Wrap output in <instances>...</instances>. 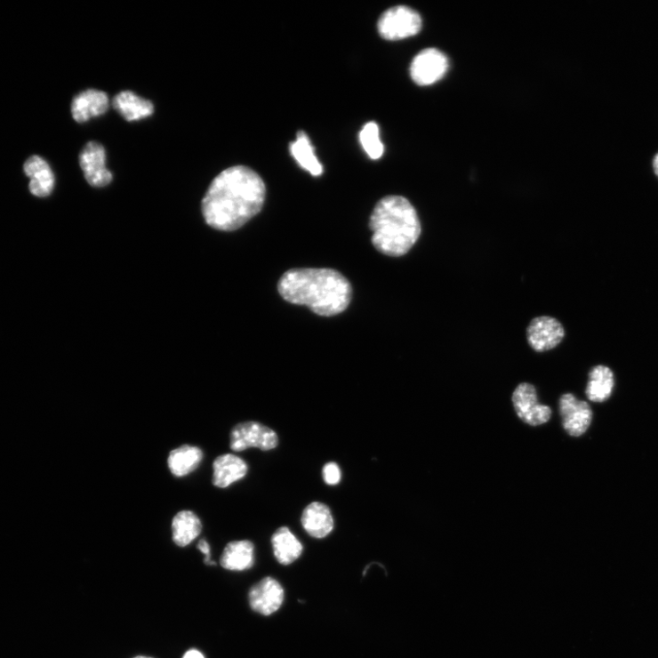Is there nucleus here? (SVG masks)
Instances as JSON below:
<instances>
[{
	"instance_id": "nucleus-1",
	"label": "nucleus",
	"mask_w": 658,
	"mask_h": 658,
	"mask_svg": "<svg viewBox=\"0 0 658 658\" xmlns=\"http://www.w3.org/2000/svg\"><path fill=\"white\" fill-rule=\"evenodd\" d=\"M266 193V184L255 172L245 166L229 168L213 181L204 197L205 221L233 232L261 212Z\"/></svg>"
},
{
	"instance_id": "nucleus-2",
	"label": "nucleus",
	"mask_w": 658,
	"mask_h": 658,
	"mask_svg": "<svg viewBox=\"0 0 658 658\" xmlns=\"http://www.w3.org/2000/svg\"><path fill=\"white\" fill-rule=\"evenodd\" d=\"M278 291L285 301L306 306L322 317L345 311L352 295L349 282L333 269L289 270L281 277Z\"/></svg>"
},
{
	"instance_id": "nucleus-3",
	"label": "nucleus",
	"mask_w": 658,
	"mask_h": 658,
	"mask_svg": "<svg viewBox=\"0 0 658 658\" xmlns=\"http://www.w3.org/2000/svg\"><path fill=\"white\" fill-rule=\"evenodd\" d=\"M370 228L375 248L385 255L395 257L406 254L421 233L416 210L401 196H388L377 204Z\"/></svg>"
},
{
	"instance_id": "nucleus-4",
	"label": "nucleus",
	"mask_w": 658,
	"mask_h": 658,
	"mask_svg": "<svg viewBox=\"0 0 658 658\" xmlns=\"http://www.w3.org/2000/svg\"><path fill=\"white\" fill-rule=\"evenodd\" d=\"M421 24V18L417 12L409 7L398 6L381 15L378 30L385 40L400 41L418 35Z\"/></svg>"
},
{
	"instance_id": "nucleus-5",
	"label": "nucleus",
	"mask_w": 658,
	"mask_h": 658,
	"mask_svg": "<svg viewBox=\"0 0 658 658\" xmlns=\"http://www.w3.org/2000/svg\"><path fill=\"white\" fill-rule=\"evenodd\" d=\"M230 449L235 452L249 448L270 451L278 445V437L271 428L257 421L241 422L230 433Z\"/></svg>"
},
{
	"instance_id": "nucleus-6",
	"label": "nucleus",
	"mask_w": 658,
	"mask_h": 658,
	"mask_svg": "<svg viewBox=\"0 0 658 658\" xmlns=\"http://www.w3.org/2000/svg\"><path fill=\"white\" fill-rule=\"evenodd\" d=\"M448 68L447 57L441 51L429 48L415 56L411 64L410 74L416 84L429 86L443 79Z\"/></svg>"
},
{
	"instance_id": "nucleus-7",
	"label": "nucleus",
	"mask_w": 658,
	"mask_h": 658,
	"mask_svg": "<svg viewBox=\"0 0 658 658\" xmlns=\"http://www.w3.org/2000/svg\"><path fill=\"white\" fill-rule=\"evenodd\" d=\"M512 403L518 416L526 424L539 426L548 422L552 411L539 403L536 388L526 382L520 383L513 392Z\"/></svg>"
},
{
	"instance_id": "nucleus-8",
	"label": "nucleus",
	"mask_w": 658,
	"mask_h": 658,
	"mask_svg": "<svg viewBox=\"0 0 658 658\" xmlns=\"http://www.w3.org/2000/svg\"><path fill=\"white\" fill-rule=\"evenodd\" d=\"M566 331L563 324L558 319L542 316L532 320L526 328V340L537 352L555 349L564 341Z\"/></svg>"
},
{
	"instance_id": "nucleus-9",
	"label": "nucleus",
	"mask_w": 658,
	"mask_h": 658,
	"mask_svg": "<svg viewBox=\"0 0 658 658\" xmlns=\"http://www.w3.org/2000/svg\"><path fill=\"white\" fill-rule=\"evenodd\" d=\"M106 161L107 153L101 144L91 141L83 148L80 154V166L91 186L102 188L112 182L113 175L108 170Z\"/></svg>"
},
{
	"instance_id": "nucleus-10",
	"label": "nucleus",
	"mask_w": 658,
	"mask_h": 658,
	"mask_svg": "<svg viewBox=\"0 0 658 658\" xmlns=\"http://www.w3.org/2000/svg\"><path fill=\"white\" fill-rule=\"evenodd\" d=\"M285 600V590L278 581L272 577L261 580L249 591L251 608L261 614L271 615L277 612Z\"/></svg>"
},
{
	"instance_id": "nucleus-11",
	"label": "nucleus",
	"mask_w": 658,
	"mask_h": 658,
	"mask_svg": "<svg viewBox=\"0 0 658 658\" xmlns=\"http://www.w3.org/2000/svg\"><path fill=\"white\" fill-rule=\"evenodd\" d=\"M559 413L563 419L565 430L574 437H579L587 432L592 420L590 405L578 400L574 394H564L559 399Z\"/></svg>"
},
{
	"instance_id": "nucleus-12",
	"label": "nucleus",
	"mask_w": 658,
	"mask_h": 658,
	"mask_svg": "<svg viewBox=\"0 0 658 658\" xmlns=\"http://www.w3.org/2000/svg\"><path fill=\"white\" fill-rule=\"evenodd\" d=\"M109 108V98L105 92L94 89L77 94L72 103V115L77 123L104 115Z\"/></svg>"
},
{
	"instance_id": "nucleus-13",
	"label": "nucleus",
	"mask_w": 658,
	"mask_h": 658,
	"mask_svg": "<svg viewBox=\"0 0 658 658\" xmlns=\"http://www.w3.org/2000/svg\"><path fill=\"white\" fill-rule=\"evenodd\" d=\"M24 173L29 178L32 195L45 197L51 195L55 184L54 174L50 164L39 156H32L24 164Z\"/></svg>"
},
{
	"instance_id": "nucleus-14",
	"label": "nucleus",
	"mask_w": 658,
	"mask_h": 658,
	"mask_svg": "<svg viewBox=\"0 0 658 658\" xmlns=\"http://www.w3.org/2000/svg\"><path fill=\"white\" fill-rule=\"evenodd\" d=\"M248 473V465L241 457L225 453L217 457L213 462V485L226 488L243 479Z\"/></svg>"
},
{
	"instance_id": "nucleus-15",
	"label": "nucleus",
	"mask_w": 658,
	"mask_h": 658,
	"mask_svg": "<svg viewBox=\"0 0 658 658\" xmlns=\"http://www.w3.org/2000/svg\"><path fill=\"white\" fill-rule=\"evenodd\" d=\"M301 523L313 538L323 539L334 529V518L329 508L320 502L309 504L303 511Z\"/></svg>"
},
{
	"instance_id": "nucleus-16",
	"label": "nucleus",
	"mask_w": 658,
	"mask_h": 658,
	"mask_svg": "<svg viewBox=\"0 0 658 658\" xmlns=\"http://www.w3.org/2000/svg\"><path fill=\"white\" fill-rule=\"evenodd\" d=\"M254 563V545L250 541L228 543L221 558V566L229 571H246L251 569Z\"/></svg>"
},
{
	"instance_id": "nucleus-17",
	"label": "nucleus",
	"mask_w": 658,
	"mask_h": 658,
	"mask_svg": "<svg viewBox=\"0 0 658 658\" xmlns=\"http://www.w3.org/2000/svg\"><path fill=\"white\" fill-rule=\"evenodd\" d=\"M113 107L128 122L147 118L154 113V106L150 101L131 91L116 95Z\"/></svg>"
},
{
	"instance_id": "nucleus-18",
	"label": "nucleus",
	"mask_w": 658,
	"mask_h": 658,
	"mask_svg": "<svg viewBox=\"0 0 658 658\" xmlns=\"http://www.w3.org/2000/svg\"><path fill=\"white\" fill-rule=\"evenodd\" d=\"M274 554L277 562L289 566L299 559L303 552L302 543L287 528L282 526L272 537Z\"/></svg>"
},
{
	"instance_id": "nucleus-19",
	"label": "nucleus",
	"mask_w": 658,
	"mask_h": 658,
	"mask_svg": "<svg viewBox=\"0 0 658 658\" xmlns=\"http://www.w3.org/2000/svg\"><path fill=\"white\" fill-rule=\"evenodd\" d=\"M203 524L190 510L180 511L173 520V539L179 547H186L201 534Z\"/></svg>"
},
{
	"instance_id": "nucleus-20",
	"label": "nucleus",
	"mask_w": 658,
	"mask_h": 658,
	"mask_svg": "<svg viewBox=\"0 0 658 658\" xmlns=\"http://www.w3.org/2000/svg\"><path fill=\"white\" fill-rule=\"evenodd\" d=\"M203 459L204 453L199 447L182 445L171 452L168 465L173 476L182 477L199 468Z\"/></svg>"
},
{
	"instance_id": "nucleus-21",
	"label": "nucleus",
	"mask_w": 658,
	"mask_h": 658,
	"mask_svg": "<svg viewBox=\"0 0 658 658\" xmlns=\"http://www.w3.org/2000/svg\"><path fill=\"white\" fill-rule=\"evenodd\" d=\"M614 388L613 372L606 366H597L589 374L586 397L592 403H604L610 398Z\"/></svg>"
},
{
	"instance_id": "nucleus-22",
	"label": "nucleus",
	"mask_w": 658,
	"mask_h": 658,
	"mask_svg": "<svg viewBox=\"0 0 658 658\" xmlns=\"http://www.w3.org/2000/svg\"><path fill=\"white\" fill-rule=\"evenodd\" d=\"M290 152L300 166L313 176L323 174V166L317 159L314 147L303 131L299 132L296 140L290 144Z\"/></svg>"
},
{
	"instance_id": "nucleus-23",
	"label": "nucleus",
	"mask_w": 658,
	"mask_h": 658,
	"mask_svg": "<svg viewBox=\"0 0 658 658\" xmlns=\"http://www.w3.org/2000/svg\"><path fill=\"white\" fill-rule=\"evenodd\" d=\"M359 141L367 153L374 160L380 159L384 152V146L380 139V128L375 122L367 123L359 133Z\"/></svg>"
},
{
	"instance_id": "nucleus-24",
	"label": "nucleus",
	"mask_w": 658,
	"mask_h": 658,
	"mask_svg": "<svg viewBox=\"0 0 658 658\" xmlns=\"http://www.w3.org/2000/svg\"><path fill=\"white\" fill-rule=\"evenodd\" d=\"M323 479L329 485H338L341 480V471L338 464L327 463L323 468Z\"/></svg>"
},
{
	"instance_id": "nucleus-25",
	"label": "nucleus",
	"mask_w": 658,
	"mask_h": 658,
	"mask_svg": "<svg viewBox=\"0 0 658 658\" xmlns=\"http://www.w3.org/2000/svg\"><path fill=\"white\" fill-rule=\"evenodd\" d=\"M197 548H199V550L205 554V562L206 565H208V566H216V564L212 561V558H211V547H210L209 543L206 541H205V540L200 541L199 544H197Z\"/></svg>"
},
{
	"instance_id": "nucleus-26",
	"label": "nucleus",
	"mask_w": 658,
	"mask_h": 658,
	"mask_svg": "<svg viewBox=\"0 0 658 658\" xmlns=\"http://www.w3.org/2000/svg\"><path fill=\"white\" fill-rule=\"evenodd\" d=\"M183 658H205L204 654L197 649H190L184 654Z\"/></svg>"
},
{
	"instance_id": "nucleus-27",
	"label": "nucleus",
	"mask_w": 658,
	"mask_h": 658,
	"mask_svg": "<svg viewBox=\"0 0 658 658\" xmlns=\"http://www.w3.org/2000/svg\"><path fill=\"white\" fill-rule=\"evenodd\" d=\"M653 167L655 175L658 177V153L655 155L653 162Z\"/></svg>"
},
{
	"instance_id": "nucleus-28",
	"label": "nucleus",
	"mask_w": 658,
	"mask_h": 658,
	"mask_svg": "<svg viewBox=\"0 0 658 658\" xmlns=\"http://www.w3.org/2000/svg\"><path fill=\"white\" fill-rule=\"evenodd\" d=\"M134 658H151V657H148V656H137V657H134Z\"/></svg>"
}]
</instances>
